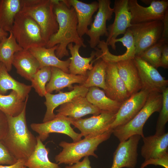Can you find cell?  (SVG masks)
<instances>
[{"instance_id":"cell-1","label":"cell","mask_w":168,"mask_h":168,"mask_svg":"<svg viewBox=\"0 0 168 168\" xmlns=\"http://www.w3.org/2000/svg\"><path fill=\"white\" fill-rule=\"evenodd\" d=\"M52 1L58 29L50 37L45 47L50 48L58 44L55 54L60 59L69 55L67 47L70 43H74L84 48L86 45L83 39L78 34L77 17L73 8L68 5L64 0H52Z\"/></svg>"},{"instance_id":"cell-2","label":"cell","mask_w":168,"mask_h":168,"mask_svg":"<svg viewBox=\"0 0 168 168\" xmlns=\"http://www.w3.org/2000/svg\"><path fill=\"white\" fill-rule=\"evenodd\" d=\"M26 106V104L21 113L16 116L6 115L8 128L2 141L11 154L17 160L26 161L34 152L37 142L36 137L27 127Z\"/></svg>"},{"instance_id":"cell-3","label":"cell","mask_w":168,"mask_h":168,"mask_svg":"<svg viewBox=\"0 0 168 168\" xmlns=\"http://www.w3.org/2000/svg\"><path fill=\"white\" fill-rule=\"evenodd\" d=\"M113 130V129H110L101 135L85 137L77 142H61L59 145L63 148V150L55 156V161L58 165L64 164L71 165L80 161L85 156H91L97 158L98 156L95 151L100 144L110 138Z\"/></svg>"},{"instance_id":"cell-4","label":"cell","mask_w":168,"mask_h":168,"mask_svg":"<svg viewBox=\"0 0 168 168\" xmlns=\"http://www.w3.org/2000/svg\"><path fill=\"white\" fill-rule=\"evenodd\" d=\"M20 12L29 16L37 23L46 44L58 30L52 0H21Z\"/></svg>"},{"instance_id":"cell-5","label":"cell","mask_w":168,"mask_h":168,"mask_svg":"<svg viewBox=\"0 0 168 168\" xmlns=\"http://www.w3.org/2000/svg\"><path fill=\"white\" fill-rule=\"evenodd\" d=\"M162 102V93H149L145 105L139 112L126 124L113 129L112 133L120 142L136 135L143 138L144 137L143 128L145 123L154 113L160 112Z\"/></svg>"},{"instance_id":"cell-6","label":"cell","mask_w":168,"mask_h":168,"mask_svg":"<svg viewBox=\"0 0 168 168\" xmlns=\"http://www.w3.org/2000/svg\"><path fill=\"white\" fill-rule=\"evenodd\" d=\"M10 32L23 49L46 45L39 25L31 17L20 12L15 16Z\"/></svg>"},{"instance_id":"cell-7","label":"cell","mask_w":168,"mask_h":168,"mask_svg":"<svg viewBox=\"0 0 168 168\" xmlns=\"http://www.w3.org/2000/svg\"><path fill=\"white\" fill-rule=\"evenodd\" d=\"M163 27V22L160 20L131 25L128 29L133 37L135 56H139L159 41L161 36Z\"/></svg>"},{"instance_id":"cell-8","label":"cell","mask_w":168,"mask_h":168,"mask_svg":"<svg viewBox=\"0 0 168 168\" xmlns=\"http://www.w3.org/2000/svg\"><path fill=\"white\" fill-rule=\"evenodd\" d=\"M117 113L102 111L98 115L87 118L70 119L71 124L77 128L85 137H95L103 134L110 128Z\"/></svg>"},{"instance_id":"cell-9","label":"cell","mask_w":168,"mask_h":168,"mask_svg":"<svg viewBox=\"0 0 168 168\" xmlns=\"http://www.w3.org/2000/svg\"><path fill=\"white\" fill-rule=\"evenodd\" d=\"M128 6L131 15V24L162 21L168 9V1L152 0L149 6L145 7L137 0H128Z\"/></svg>"},{"instance_id":"cell-10","label":"cell","mask_w":168,"mask_h":168,"mask_svg":"<svg viewBox=\"0 0 168 168\" xmlns=\"http://www.w3.org/2000/svg\"><path fill=\"white\" fill-rule=\"evenodd\" d=\"M137 68L141 85V89L149 93H162L168 86V80L162 77L157 69L138 56L133 59Z\"/></svg>"},{"instance_id":"cell-11","label":"cell","mask_w":168,"mask_h":168,"mask_svg":"<svg viewBox=\"0 0 168 168\" xmlns=\"http://www.w3.org/2000/svg\"><path fill=\"white\" fill-rule=\"evenodd\" d=\"M70 119L67 117L56 114L53 119L41 123L31 124V129L37 133L41 141L44 142L52 133H58L66 135L72 139L73 142L82 139V136L76 132L71 126Z\"/></svg>"},{"instance_id":"cell-12","label":"cell","mask_w":168,"mask_h":168,"mask_svg":"<svg viewBox=\"0 0 168 168\" xmlns=\"http://www.w3.org/2000/svg\"><path fill=\"white\" fill-rule=\"evenodd\" d=\"M128 0H115L114 13L115 18L113 23L107 27L108 35L106 41L107 45L115 50L114 40L119 35L124 34L131 25V15L128 8Z\"/></svg>"},{"instance_id":"cell-13","label":"cell","mask_w":168,"mask_h":168,"mask_svg":"<svg viewBox=\"0 0 168 168\" xmlns=\"http://www.w3.org/2000/svg\"><path fill=\"white\" fill-rule=\"evenodd\" d=\"M98 8L94 19L91 25L86 34L89 37V43L90 47L96 48L100 41V38L103 36L107 37L108 32L106 24L112 17L113 8L110 7V0H98Z\"/></svg>"},{"instance_id":"cell-14","label":"cell","mask_w":168,"mask_h":168,"mask_svg":"<svg viewBox=\"0 0 168 168\" xmlns=\"http://www.w3.org/2000/svg\"><path fill=\"white\" fill-rule=\"evenodd\" d=\"M141 138L136 135L120 142L114 153L111 168H134L137 163L138 146Z\"/></svg>"},{"instance_id":"cell-15","label":"cell","mask_w":168,"mask_h":168,"mask_svg":"<svg viewBox=\"0 0 168 168\" xmlns=\"http://www.w3.org/2000/svg\"><path fill=\"white\" fill-rule=\"evenodd\" d=\"M149 93L146 90H141L124 101L117 112L110 128L114 129L124 125L133 119L144 106Z\"/></svg>"},{"instance_id":"cell-16","label":"cell","mask_w":168,"mask_h":168,"mask_svg":"<svg viewBox=\"0 0 168 168\" xmlns=\"http://www.w3.org/2000/svg\"><path fill=\"white\" fill-rule=\"evenodd\" d=\"M106 95L110 99L123 103L130 96L126 86L118 73L115 63L106 62Z\"/></svg>"},{"instance_id":"cell-17","label":"cell","mask_w":168,"mask_h":168,"mask_svg":"<svg viewBox=\"0 0 168 168\" xmlns=\"http://www.w3.org/2000/svg\"><path fill=\"white\" fill-rule=\"evenodd\" d=\"M88 90V88L81 84L75 85L73 89L69 92H60L55 94L47 93L44 96L45 101L44 102L46 110L43 122L51 120L55 118L56 114L54 113V110L56 107L76 97L80 96L85 97Z\"/></svg>"},{"instance_id":"cell-18","label":"cell","mask_w":168,"mask_h":168,"mask_svg":"<svg viewBox=\"0 0 168 168\" xmlns=\"http://www.w3.org/2000/svg\"><path fill=\"white\" fill-rule=\"evenodd\" d=\"M56 115L77 119L86 115H99L101 111L89 102L86 97L79 96L60 105Z\"/></svg>"},{"instance_id":"cell-19","label":"cell","mask_w":168,"mask_h":168,"mask_svg":"<svg viewBox=\"0 0 168 168\" xmlns=\"http://www.w3.org/2000/svg\"><path fill=\"white\" fill-rule=\"evenodd\" d=\"M117 42H121L126 48V50L124 54L118 55L112 54L109 51L105 41L102 40L97 46L100 51L97 56L106 62L115 63L120 61L133 59L135 56V47L133 35L128 29L122 37L114 40L115 44Z\"/></svg>"},{"instance_id":"cell-20","label":"cell","mask_w":168,"mask_h":168,"mask_svg":"<svg viewBox=\"0 0 168 168\" xmlns=\"http://www.w3.org/2000/svg\"><path fill=\"white\" fill-rule=\"evenodd\" d=\"M141 155L145 161L168 156V133L163 134L144 137Z\"/></svg>"},{"instance_id":"cell-21","label":"cell","mask_w":168,"mask_h":168,"mask_svg":"<svg viewBox=\"0 0 168 168\" xmlns=\"http://www.w3.org/2000/svg\"><path fill=\"white\" fill-rule=\"evenodd\" d=\"M64 0L68 5L72 7L76 12L78 21V34L82 38L87 33L88 26L92 23L93 15L98 10V2L95 1L87 3L78 0Z\"/></svg>"},{"instance_id":"cell-22","label":"cell","mask_w":168,"mask_h":168,"mask_svg":"<svg viewBox=\"0 0 168 168\" xmlns=\"http://www.w3.org/2000/svg\"><path fill=\"white\" fill-rule=\"evenodd\" d=\"M119 75L131 96L141 89L140 77L133 59L115 63Z\"/></svg>"},{"instance_id":"cell-23","label":"cell","mask_w":168,"mask_h":168,"mask_svg":"<svg viewBox=\"0 0 168 168\" xmlns=\"http://www.w3.org/2000/svg\"><path fill=\"white\" fill-rule=\"evenodd\" d=\"M58 46L57 44L50 48L45 47H34L29 50L38 61L40 68L45 67H55L69 73L70 60L69 58L66 60H61L57 57L55 51Z\"/></svg>"},{"instance_id":"cell-24","label":"cell","mask_w":168,"mask_h":168,"mask_svg":"<svg viewBox=\"0 0 168 168\" xmlns=\"http://www.w3.org/2000/svg\"><path fill=\"white\" fill-rule=\"evenodd\" d=\"M12 65L19 74L30 81L40 68L39 63L36 58L29 50L23 49L15 54Z\"/></svg>"},{"instance_id":"cell-25","label":"cell","mask_w":168,"mask_h":168,"mask_svg":"<svg viewBox=\"0 0 168 168\" xmlns=\"http://www.w3.org/2000/svg\"><path fill=\"white\" fill-rule=\"evenodd\" d=\"M51 71L50 79L46 86L47 93H51L54 91H59L66 87L72 89V84L79 83L82 84L87 77V76L74 75L67 73L55 67H51Z\"/></svg>"},{"instance_id":"cell-26","label":"cell","mask_w":168,"mask_h":168,"mask_svg":"<svg viewBox=\"0 0 168 168\" xmlns=\"http://www.w3.org/2000/svg\"><path fill=\"white\" fill-rule=\"evenodd\" d=\"M68 48L71 55L69 66V73L74 75L87 76V72L93 68V60L97 54V51H93L89 57L85 58L81 56L79 49L81 46L78 44L73 45L70 43Z\"/></svg>"},{"instance_id":"cell-27","label":"cell","mask_w":168,"mask_h":168,"mask_svg":"<svg viewBox=\"0 0 168 168\" xmlns=\"http://www.w3.org/2000/svg\"><path fill=\"white\" fill-rule=\"evenodd\" d=\"M85 97L89 102L101 112L117 113L123 103L109 98L104 91L96 86L89 88Z\"/></svg>"},{"instance_id":"cell-28","label":"cell","mask_w":168,"mask_h":168,"mask_svg":"<svg viewBox=\"0 0 168 168\" xmlns=\"http://www.w3.org/2000/svg\"><path fill=\"white\" fill-rule=\"evenodd\" d=\"M32 86L20 82L8 73L5 65L0 63V94L5 95L9 90L16 91L23 100L28 96Z\"/></svg>"},{"instance_id":"cell-29","label":"cell","mask_w":168,"mask_h":168,"mask_svg":"<svg viewBox=\"0 0 168 168\" xmlns=\"http://www.w3.org/2000/svg\"><path fill=\"white\" fill-rule=\"evenodd\" d=\"M35 149L29 158L26 161L25 166L27 168H61L57 163L51 161L48 157L49 149L38 136Z\"/></svg>"},{"instance_id":"cell-30","label":"cell","mask_w":168,"mask_h":168,"mask_svg":"<svg viewBox=\"0 0 168 168\" xmlns=\"http://www.w3.org/2000/svg\"><path fill=\"white\" fill-rule=\"evenodd\" d=\"M21 0H1L0 26L9 33L12 29L15 16L21 10Z\"/></svg>"},{"instance_id":"cell-31","label":"cell","mask_w":168,"mask_h":168,"mask_svg":"<svg viewBox=\"0 0 168 168\" xmlns=\"http://www.w3.org/2000/svg\"><path fill=\"white\" fill-rule=\"evenodd\" d=\"M28 97L24 100L14 91L7 95L0 94V111L6 115L16 116L23 110Z\"/></svg>"},{"instance_id":"cell-32","label":"cell","mask_w":168,"mask_h":168,"mask_svg":"<svg viewBox=\"0 0 168 168\" xmlns=\"http://www.w3.org/2000/svg\"><path fill=\"white\" fill-rule=\"evenodd\" d=\"M92 68L88 72L86 79L82 84L83 86L89 88L93 87H99L105 89V76L107 63L101 58L97 57Z\"/></svg>"},{"instance_id":"cell-33","label":"cell","mask_w":168,"mask_h":168,"mask_svg":"<svg viewBox=\"0 0 168 168\" xmlns=\"http://www.w3.org/2000/svg\"><path fill=\"white\" fill-rule=\"evenodd\" d=\"M22 49L11 32L7 37L0 41V63L5 65L8 72L12 69L15 54Z\"/></svg>"},{"instance_id":"cell-34","label":"cell","mask_w":168,"mask_h":168,"mask_svg":"<svg viewBox=\"0 0 168 168\" xmlns=\"http://www.w3.org/2000/svg\"><path fill=\"white\" fill-rule=\"evenodd\" d=\"M51 74V67H44L39 69L31 80L32 87L40 96H44L47 93L46 84L50 81Z\"/></svg>"},{"instance_id":"cell-35","label":"cell","mask_w":168,"mask_h":168,"mask_svg":"<svg viewBox=\"0 0 168 168\" xmlns=\"http://www.w3.org/2000/svg\"><path fill=\"white\" fill-rule=\"evenodd\" d=\"M162 102L156 127L155 134L162 135L165 133L166 125L168 121V87L162 92Z\"/></svg>"},{"instance_id":"cell-36","label":"cell","mask_w":168,"mask_h":168,"mask_svg":"<svg viewBox=\"0 0 168 168\" xmlns=\"http://www.w3.org/2000/svg\"><path fill=\"white\" fill-rule=\"evenodd\" d=\"M165 44L164 41L160 39L157 43L151 46L152 50L151 65L156 69L160 67L162 47Z\"/></svg>"},{"instance_id":"cell-37","label":"cell","mask_w":168,"mask_h":168,"mask_svg":"<svg viewBox=\"0 0 168 168\" xmlns=\"http://www.w3.org/2000/svg\"><path fill=\"white\" fill-rule=\"evenodd\" d=\"M17 161L8 150L2 140H0V165H12Z\"/></svg>"},{"instance_id":"cell-38","label":"cell","mask_w":168,"mask_h":168,"mask_svg":"<svg viewBox=\"0 0 168 168\" xmlns=\"http://www.w3.org/2000/svg\"><path fill=\"white\" fill-rule=\"evenodd\" d=\"M149 165H160L164 168H168V156L161 158L150 159L144 161L142 164L140 168H144Z\"/></svg>"},{"instance_id":"cell-39","label":"cell","mask_w":168,"mask_h":168,"mask_svg":"<svg viewBox=\"0 0 168 168\" xmlns=\"http://www.w3.org/2000/svg\"><path fill=\"white\" fill-rule=\"evenodd\" d=\"M8 128L7 116L0 111V140H2L5 137Z\"/></svg>"},{"instance_id":"cell-40","label":"cell","mask_w":168,"mask_h":168,"mask_svg":"<svg viewBox=\"0 0 168 168\" xmlns=\"http://www.w3.org/2000/svg\"><path fill=\"white\" fill-rule=\"evenodd\" d=\"M162 21L163 24V27L160 39L163 40L165 43H168V9L166 11Z\"/></svg>"},{"instance_id":"cell-41","label":"cell","mask_w":168,"mask_h":168,"mask_svg":"<svg viewBox=\"0 0 168 168\" xmlns=\"http://www.w3.org/2000/svg\"><path fill=\"white\" fill-rule=\"evenodd\" d=\"M160 67L164 69L168 68V43L164 44L163 46Z\"/></svg>"},{"instance_id":"cell-42","label":"cell","mask_w":168,"mask_h":168,"mask_svg":"<svg viewBox=\"0 0 168 168\" xmlns=\"http://www.w3.org/2000/svg\"><path fill=\"white\" fill-rule=\"evenodd\" d=\"M88 156L84 157L82 161H79L72 165L66 166L64 168H92Z\"/></svg>"},{"instance_id":"cell-43","label":"cell","mask_w":168,"mask_h":168,"mask_svg":"<svg viewBox=\"0 0 168 168\" xmlns=\"http://www.w3.org/2000/svg\"><path fill=\"white\" fill-rule=\"evenodd\" d=\"M26 161L18 160L15 164L8 166L0 165V168H27L25 166Z\"/></svg>"},{"instance_id":"cell-44","label":"cell","mask_w":168,"mask_h":168,"mask_svg":"<svg viewBox=\"0 0 168 168\" xmlns=\"http://www.w3.org/2000/svg\"><path fill=\"white\" fill-rule=\"evenodd\" d=\"M9 35V33L3 30L0 26V41L7 37Z\"/></svg>"},{"instance_id":"cell-45","label":"cell","mask_w":168,"mask_h":168,"mask_svg":"<svg viewBox=\"0 0 168 168\" xmlns=\"http://www.w3.org/2000/svg\"><path fill=\"white\" fill-rule=\"evenodd\" d=\"M141 1L142 2H143L144 3H145L146 4H150L152 0H142Z\"/></svg>"},{"instance_id":"cell-46","label":"cell","mask_w":168,"mask_h":168,"mask_svg":"<svg viewBox=\"0 0 168 168\" xmlns=\"http://www.w3.org/2000/svg\"></svg>"},{"instance_id":"cell-47","label":"cell","mask_w":168,"mask_h":168,"mask_svg":"<svg viewBox=\"0 0 168 168\" xmlns=\"http://www.w3.org/2000/svg\"></svg>"}]
</instances>
